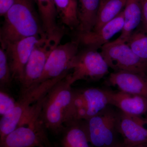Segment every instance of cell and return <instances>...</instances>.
I'll return each instance as SVG.
<instances>
[{
	"mask_svg": "<svg viewBox=\"0 0 147 147\" xmlns=\"http://www.w3.org/2000/svg\"><path fill=\"white\" fill-rule=\"evenodd\" d=\"M124 18L123 11L119 14L96 31L86 33L78 34L77 41L89 48L96 49L101 48L109 42V40L123 28Z\"/></svg>",
	"mask_w": 147,
	"mask_h": 147,
	"instance_id": "cell-13",
	"label": "cell"
},
{
	"mask_svg": "<svg viewBox=\"0 0 147 147\" xmlns=\"http://www.w3.org/2000/svg\"><path fill=\"white\" fill-rule=\"evenodd\" d=\"M16 102L14 98L1 89L0 92V115L1 117L10 113L15 106Z\"/></svg>",
	"mask_w": 147,
	"mask_h": 147,
	"instance_id": "cell-24",
	"label": "cell"
},
{
	"mask_svg": "<svg viewBox=\"0 0 147 147\" xmlns=\"http://www.w3.org/2000/svg\"><path fill=\"white\" fill-rule=\"evenodd\" d=\"M66 126L62 139V147H91L82 121Z\"/></svg>",
	"mask_w": 147,
	"mask_h": 147,
	"instance_id": "cell-20",
	"label": "cell"
},
{
	"mask_svg": "<svg viewBox=\"0 0 147 147\" xmlns=\"http://www.w3.org/2000/svg\"><path fill=\"white\" fill-rule=\"evenodd\" d=\"M34 2L33 0H16L3 16L1 43L5 44L30 37L47 34Z\"/></svg>",
	"mask_w": 147,
	"mask_h": 147,
	"instance_id": "cell-1",
	"label": "cell"
},
{
	"mask_svg": "<svg viewBox=\"0 0 147 147\" xmlns=\"http://www.w3.org/2000/svg\"><path fill=\"white\" fill-rule=\"evenodd\" d=\"M43 36L30 37L15 42L1 43L6 51L12 79L21 84L24 79L25 68L31 54Z\"/></svg>",
	"mask_w": 147,
	"mask_h": 147,
	"instance_id": "cell-11",
	"label": "cell"
},
{
	"mask_svg": "<svg viewBox=\"0 0 147 147\" xmlns=\"http://www.w3.org/2000/svg\"><path fill=\"white\" fill-rule=\"evenodd\" d=\"M66 76L47 92L40 113V119L45 128L55 132L63 129L73 97V90Z\"/></svg>",
	"mask_w": 147,
	"mask_h": 147,
	"instance_id": "cell-2",
	"label": "cell"
},
{
	"mask_svg": "<svg viewBox=\"0 0 147 147\" xmlns=\"http://www.w3.org/2000/svg\"><path fill=\"white\" fill-rule=\"evenodd\" d=\"M108 105L100 113L82 121L91 144L94 147H118L119 112Z\"/></svg>",
	"mask_w": 147,
	"mask_h": 147,
	"instance_id": "cell-4",
	"label": "cell"
},
{
	"mask_svg": "<svg viewBox=\"0 0 147 147\" xmlns=\"http://www.w3.org/2000/svg\"><path fill=\"white\" fill-rule=\"evenodd\" d=\"M109 105L106 90L89 88L74 91L65 124L86 120Z\"/></svg>",
	"mask_w": 147,
	"mask_h": 147,
	"instance_id": "cell-6",
	"label": "cell"
},
{
	"mask_svg": "<svg viewBox=\"0 0 147 147\" xmlns=\"http://www.w3.org/2000/svg\"><path fill=\"white\" fill-rule=\"evenodd\" d=\"M109 105L128 115L141 117L147 113V98L119 91L106 90Z\"/></svg>",
	"mask_w": 147,
	"mask_h": 147,
	"instance_id": "cell-14",
	"label": "cell"
},
{
	"mask_svg": "<svg viewBox=\"0 0 147 147\" xmlns=\"http://www.w3.org/2000/svg\"><path fill=\"white\" fill-rule=\"evenodd\" d=\"M146 120L141 117L128 115L119 112V132L126 147H132L147 143V128Z\"/></svg>",
	"mask_w": 147,
	"mask_h": 147,
	"instance_id": "cell-12",
	"label": "cell"
},
{
	"mask_svg": "<svg viewBox=\"0 0 147 147\" xmlns=\"http://www.w3.org/2000/svg\"><path fill=\"white\" fill-rule=\"evenodd\" d=\"M12 79L8 57L5 48L1 45L0 48V84L5 86L10 84Z\"/></svg>",
	"mask_w": 147,
	"mask_h": 147,
	"instance_id": "cell-23",
	"label": "cell"
},
{
	"mask_svg": "<svg viewBox=\"0 0 147 147\" xmlns=\"http://www.w3.org/2000/svg\"><path fill=\"white\" fill-rule=\"evenodd\" d=\"M100 0H78V34L92 31L95 24Z\"/></svg>",
	"mask_w": 147,
	"mask_h": 147,
	"instance_id": "cell-17",
	"label": "cell"
},
{
	"mask_svg": "<svg viewBox=\"0 0 147 147\" xmlns=\"http://www.w3.org/2000/svg\"><path fill=\"white\" fill-rule=\"evenodd\" d=\"M68 74L42 82L26 94L20 96L13 110L1 117L0 140L21 125L34 110L38 101L46 95L55 84L64 78Z\"/></svg>",
	"mask_w": 147,
	"mask_h": 147,
	"instance_id": "cell-3",
	"label": "cell"
},
{
	"mask_svg": "<svg viewBox=\"0 0 147 147\" xmlns=\"http://www.w3.org/2000/svg\"><path fill=\"white\" fill-rule=\"evenodd\" d=\"M101 53L109 67L115 71L146 74L147 61L139 58L126 42L117 38L101 47Z\"/></svg>",
	"mask_w": 147,
	"mask_h": 147,
	"instance_id": "cell-8",
	"label": "cell"
},
{
	"mask_svg": "<svg viewBox=\"0 0 147 147\" xmlns=\"http://www.w3.org/2000/svg\"><path fill=\"white\" fill-rule=\"evenodd\" d=\"M143 30L147 33V0H141Z\"/></svg>",
	"mask_w": 147,
	"mask_h": 147,
	"instance_id": "cell-25",
	"label": "cell"
},
{
	"mask_svg": "<svg viewBox=\"0 0 147 147\" xmlns=\"http://www.w3.org/2000/svg\"><path fill=\"white\" fill-rule=\"evenodd\" d=\"M109 66L100 53L89 48L78 53L71 61L66 79L71 85L79 80L98 81L109 73Z\"/></svg>",
	"mask_w": 147,
	"mask_h": 147,
	"instance_id": "cell-7",
	"label": "cell"
},
{
	"mask_svg": "<svg viewBox=\"0 0 147 147\" xmlns=\"http://www.w3.org/2000/svg\"><path fill=\"white\" fill-rule=\"evenodd\" d=\"M16 0H0V15L4 16Z\"/></svg>",
	"mask_w": 147,
	"mask_h": 147,
	"instance_id": "cell-26",
	"label": "cell"
},
{
	"mask_svg": "<svg viewBox=\"0 0 147 147\" xmlns=\"http://www.w3.org/2000/svg\"><path fill=\"white\" fill-rule=\"evenodd\" d=\"M58 17L61 22L71 29L79 26L78 0H54Z\"/></svg>",
	"mask_w": 147,
	"mask_h": 147,
	"instance_id": "cell-21",
	"label": "cell"
},
{
	"mask_svg": "<svg viewBox=\"0 0 147 147\" xmlns=\"http://www.w3.org/2000/svg\"><path fill=\"white\" fill-rule=\"evenodd\" d=\"M36 4L38 14L45 33L51 35L60 29L57 23L58 16L54 0H33Z\"/></svg>",
	"mask_w": 147,
	"mask_h": 147,
	"instance_id": "cell-19",
	"label": "cell"
},
{
	"mask_svg": "<svg viewBox=\"0 0 147 147\" xmlns=\"http://www.w3.org/2000/svg\"><path fill=\"white\" fill-rule=\"evenodd\" d=\"M123 12V28L117 39L127 43L142 21L141 0H127Z\"/></svg>",
	"mask_w": 147,
	"mask_h": 147,
	"instance_id": "cell-16",
	"label": "cell"
},
{
	"mask_svg": "<svg viewBox=\"0 0 147 147\" xmlns=\"http://www.w3.org/2000/svg\"><path fill=\"white\" fill-rule=\"evenodd\" d=\"M41 110L1 141V147H50L40 117Z\"/></svg>",
	"mask_w": 147,
	"mask_h": 147,
	"instance_id": "cell-9",
	"label": "cell"
},
{
	"mask_svg": "<svg viewBox=\"0 0 147 147\" xmlns=\"http://www.w3.org/2000/svg\"><path fill=\"white\" fill-rule=\"evenodd\" d=\"M146 123H147V119L146 120Z\"/></svg>",
	"mask_w": 147,
	"mask_h": 147,
	"instance_id": "cell-29",
	"label": "cell"
},
{
	"mask_svg": "<svg viewBox=\"0 0 147 147\" xmlns=\"http://www.w3.org/2000/svg\"><path fill=\"white\" fill-rule=\"evenodd\" d=\"M79 43L77 40L69 41L56 47L47 59L42 75L32 89L45 81L69 73L71 61L78 53Z\"/></svg>",
	"mask_w": 147,
	"mask_h": 147,
	"instance_id": "cell-10",
	"label": "cell"
},
{
	"mask_svg": "<svg viewBox=\"0 0 147 147\" xmlns=\"http://www.w3.org/2000/svg\"><path fill=\"white\" fill-rule=\"evenodd\" d=\"M127 43L137 56L147 61V33L144 30L134 31Z\"/></svg>",
	"mask_w": 147,
	"mask_h": 147,
	"instance_id": "cell-22",
	"label": "cell"
},
{
	"mask_svg": "<svg viewBox=\"0 0 147 147\" xmlns=\"http://www.w3.org/2000/svg\"><path fill=\"white\" fill-rule=\"evenodd\" d=\"M108 83L119 91L147 98V76L146 74L117 71L110 74Z\"/></svg>",
	"mask_w": 147,
	"mask_h": 147,
	"instance_id": "cell-15",
	"label": "cell"
},
{
	"mask_svg": "<svg viewBox=\"0 0 147 147\" xmlns=\"http://www.w3.org/2000/svg\"><path fill=\"white\" fill-rule=\"evenodd\" d=\"M132 147H147V143L136 145V146H134Z\"/></svg>",
	"mask_w": 147,
	"mask_h": 147,
	"instance_id": "cell-27",
	"label": "cell"
},
{
	"mask_svg": "<svg viewBox=\"0 0 147 147\" xmlns=\"http://www.w3.org/2000/svg\"><path fill=\"white\" fill-rule=\"evenodd\" d=\"M64 32L60 28L53 34L45 35L35 46L25 68L20 96L26 94L34 86L42 75L50 54L60 44Z\"/></svg>",
	"mask_w": 147,
	"mask_h": 147,
	"instance_id": "cell-5",
	"label": "cell"
},
{
	"mask_svg": "<svg viewBox=\"0 0 147 147\" xmlns=\"http://www.w3.org/2000/svg\"><path fill=\"white\" fill-rule=\"evenodd\" d=\"M127 0H100L92 31H96L112 21L123 10Z\"/></svg>",
	"mask_w": 147,
	"mask_h": 147,
	"instance_id": "cell-18",
	"label": "cell"
},
{
	"mask_svg": "<svg viewBox=\"0 0 147 147\" xmlns=\"http://www.w3.org/2000/svg\"><path fill=\"white\" fill-rule=\"evenodd\" d=\"M118 147H126L123 144H121V146H119Z\"/></svg>",
	"mask_w": 147,
	"mask_h": 147,
	"instance_id": "cell-28",
	"label": "cell"
}]
</instances>
